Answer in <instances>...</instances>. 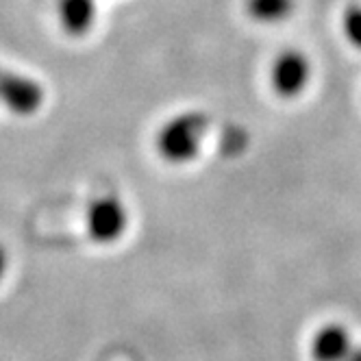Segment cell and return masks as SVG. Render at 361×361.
<instances>
[{"label": "cell", "mask_w": 361, "mask_h": 361, "mask_svg": "<svg viewBox=\"0 0 361 361\" xmlns=\"http://www.w3.org/2000/svg\"><path fill=\"white\" fill-rule=\"evenodd\" d=\"M309 76V63L300 53H283L272 70V79L279 92L296 94L305 87Z\"/></svg>", "instance_id": "6da1fadb"}, {"label": "cell", "mask_w": 361, "mask_h": 361, "mask_svg": "<svg viewBox=\"0 0 361 361\" xmlns=\"http://www.w3.org/2000/svg\"><path fill=\"white\" fill-rule=\"evenodd\" d=\"M61 22L68 33L83 35L94 20V0H59Z\"/></svg>", "instance_id": "7a4b0ae2"}, {"label": "cell", "mask_w": 361, "mask_h": 361, "mask_svg": "<svg viewBox=\"0 0 361 361\" xmlns=\"http://www.w3.org/2000/svg\"><path fill=\"white\" fill-rule=\"evenodd\" d=\"M294 9V0H246V11L259 22H279Z\"/></svg>", "instance_id": "3957f363"}, {"label": "cell", "mask_w": 361, "mask_h": 361, "mask_svg": "<svg viewBox=\"0 0 361 361\" xmlns=\"http://www.w3.org/2000/svg\"><path fill=\"white\" fill-rule=\"evenodd\" d=\"M348 353V335L342 329H326L316 342V355L322 361H340Z\"/></svg>", "instance_id": "277c9868"}, {"label": "cell", "mask_w": 361, "mask_h": 361, "mask_svg": "<svg viewBox=\"0 0 361 361\" xmlns=\"http://www.w3.org/2000/svg\"><path fill=\"white\" fill-rule=\"evenodd\" d=\"M344 33L348 42L361 50V5H350L344 13Z\"/></svg>", "instance_id": "5b68a950"}, {"label": "cell", "mask_w": 361, "mask_h": 361, "mask_svg": "<svg viewBox=\"0 0 361 361\" xmlns=\"http://www.w3.org/2000/svg\"><path fill=\"white\" fill-rule=\"evenodd\" d=\"M0 270H3V252H0Z\"/></svg>", "instance_id": "8992f818"}]
</instances>
